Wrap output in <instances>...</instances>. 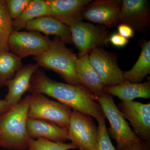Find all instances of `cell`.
<instances>
[{
    "instance_id": "7",
    "label": "cell",
    "mask_w": 150,
    "mask_h": 150,
    "mask_svg": "<svg viewBox=\"0 0 150 150\" xmlns=\"http://www.w3.org/2000/svg\"><path fill=\"white\" fill-rule=\"evenodd\" d=\"M68 139L79 150H94L98 136V127L89 115L73 110L68 130Z\"/></svg>"
},
{
    "instance_id": "3",
    "label": "cell",
    "mask_w": 150,
    "mask_h": 150,
    "mask_svg": "<svg viewBox=\"0 0 150 150\" xmlns=\"http://www.w3.org/2000/svg\"><path fill=\"white\" fill-rule=\"evenodd\" d=\"M65 43L55 37L46 51L34 57V60L39 67L57 73L67 83L80 86L75 68L78 57Z\"/></svg>"
},
{
    "instance_id": "22",
    "label": "cell",
    "mask_w": 150,
    "mask_h": 150,
    "mask_svg": "<svg viewBox=\"0 0 150 150\" xmlns=\"http://www.w3.org/2000/svg\"><path fill=\"white\" fill-rule=\"evenodd\" d=\"M13 31V20L9 15L5 1L0 0V51H9L8 41Z\"/></svg>"
},
{
    "instance_id": "6",
    "label": "cell",
    "mask_w": 150,
    "mask_h": 150,
    "mask_svg": "<svg viewBox=\"0 0 150 150\" xmlns=\"http://www.w3.org/2000/svg\"><path fill=\"white\" fill-rule=\"evenodd\" d=\"M72 41L79 51V56L88 54L94 49L100 48L108 41L106 27L95 25L82 20L68 24Z\"/></svg>"
},
{
    "instance_id": "18",
    "label": "cell",
    "mask_w": 150,
    "mask_h": 150,
    "mask_svg": "<svg viewBox=\"0 0 150 150\" xmlns=\"http://www.w3.org/2000/svg\"><path fill=\"white\" fill-rule=\"evenodd\" d=\"M104 93L114 96L121 101H132L135 98H150V81L139 83H134L124 81L112 86L104 87Z\"/></svg>"
},
{
    "instance_id": "23",
    "label": "cell",
    "mask_w": 150,
    "mask_h": 150,
    "mask_svg": "<svg viewBox=\"0 0 150 150\" xmlns=\"http://www.w3.org/2000/svg\"><path fill=\"white\" fill-rule=\"evenodd\" d=\"M76 147L73 143L54 142L44 139H30L27 150H70L76 149Z\"/></svg>"
},
{
    "instance_id": "4",
    "label": "cell",
    "mask_w": 150,
    "mask_h": 150,
    "mask_svg": "<svg viewBox=\"0 0 150 150\" xmlns=\"http://www.w3.org/2000/svg\"><path fill=\"white\" fill-rule=\"evenodd\" d=\"M95 100L100 105L105 118L110 123L109 131L117 143L116 150L131 143L142 142L131 130L115 105L112 96L104 93L95 98Z\"/></svg>"
},
{
    "instance_id": "15",
    "label": "cell",
    "mask_w": 150,
    "mask_h": 150,
    "mask_svg": "<svg viewBox=\"0 0 150 150\" xmlns=\"http://www.w3.org/2000/svg\"><path fill=\"white\" fill-rule=\"evenodd\" d=\"M75 68L78 80L81 85L87 88L95 97L104 93L103 82L90 62L89 54L78 58Z\"/></svg>"
},
{
    "instance_id": "11",
    "label": "cell",
    "mask_w": 150,
    "mask_h": 150,
    "mask_svg": "<svg viewBox=\"0 0 150 150\" xmlns=\"http://www.w3.org/2000/svg\"><path fill=\"white\" fill-rule=\"evenodd\" d=\"M150 23L149 2L146 0H123L117 23L127 25L134 30L145 31Z\"/></svg>"
},
{
    "instance_id": "27",
    "label": "cell",
    "mask_w": 150,
    "mask_h": 150,
    "mask_svg": "<svg viewBox=\"0 0 150 150\" xmlns=\"http://www.w3.org/2000/svg\"><path fill=\"white\" fill-rule=\"evenodd\" d=\"M149 145L142 141L129 144L118 150H150Z\"/></svg>"
},
{
    "instance_id": "13",
    "label": "cell",
    "mask_w": 150,
    "mask_h": 150,
    "mask_svg": "<svg viewBox=\"0 0 150 150\" xmlns=\"http://www.w3.org/2000/svg\"><path fill=\"white\" fill-rule=\"evenodd\" d=\"M51 8L50 16L68 25L82 20L83 13L91 0H46Z\"/></svg>"
},
{
    "instance_id": "17",
    "label": "cell",
    "mask_w": 150,
    "mask_h": 150,
    "mask_svg": "<svg viewBox=\"0 0 150 150\" xmlns=\"http://www.w3.org/2000/svg\"><path fill=\"white\" fill-rule=\"evenodd\" d=\"M27 128L31 139H43L62 143L69 140L67 130L48 121L28 118Z\"/></svg>"
},
{
    "instance_id": "14",
    "label": "cell",
    "mask_w": 150,
    "mask_h": 150,
    "mask_svg": "<svg viewBox=\"0 0 150 150\" xmlns=\"http://www.w3.org/2000/svg\"><path fill=\"white\" fill-rule=\"evenodd\" d=\"M39 68L37 64H29L19 70L14 76L7 82L8 92L5 100L11 106H13L21 100L22 96L29 91L33 75Z\"/></svg>"
},
{
    "instance_id": "25",
    "label": "cell",
    "mask_w": 150,
    "mask_h": 150,
    "mask_svg": "<svg viewBox=\"0 0 150 150\" xmlns=\"http://www.w3.org/2000/svg\"><path fill=\"white\" fill-rule=\"evenodd\" d=\"M31 0H6L8 11L13 20L17 18L28 6Z\"/></svg>"
},
{
    "instance_id": "28",
    "label": "cell",
    "mask_w": 150,
    "mask_h": 150,
    "mask_svg": "<svg viewBox=\"0 0 150 150\" xmlns=\"http://www.w3.org/2000/svg\"><path fill=\"white\" fill-rule=\"evenodd\" d=\"M118 30L119 34L127 39L134 36V30L127 25L119 24L118 27Z\"/></svg>"
},
{
    "instance_id": "21",
    "label": "cell",
    "mask_w": 150,
    "mask_h": 150,
    "mask_svg": "<svg viewBox=\"0 0 150 150\" xmlns=\"http://www.w3.org/2000/svg\"><path fill=\"white\" fill-rule=\"evenodd\" d=\"M23 66L22 59L16 54L0 51V87L5 86Z\"/></svg>"
},
{
    "instance_id": "16",
    "label": "cell",
    "mask_w": 150,
    "mask_h": 150,
    "mask_svg": "<svg viewBox=\"0 0 150 150\" xmlns=\"http://www.w3.org/2000/svg\"><path fill=\"white\" fill-rule=\"evenodd\" d=\"M25 28L28 31H35L43 33L46 35H55L65 43H72L69 26L50 16L38 18L28 22Z\"/></svg>"
},
{
    "instance_id": "20",
    "label": "cell",
    "mask_w": 150,
    "mask_h": 150,
    "mask_svg": "<svg viewBox=\"0 0 150 150\" xmlns=\"http://www.w3.org/2000/svg\"><path fill=\"white\" fill-rule=\"evenodd\" d=\"M150 73V41L142 44L139 57L134 67L129 71L123 72L124 81L139 83Z\"/></svg>"
},
{
    "instance_id": "29",
    "label": "cell",
    "mask_w": 150,
    "mask_h": 150,
    "mask_svg": "<svg viewBox=\"0 0 150 150\" xmlns=\"http://www.w3.org/2000/svg\"><path fill=\"white\" fill-rule=\"evenodd\" d=\"M11 107L5 100H0V115L8 110Z\"/></svg>"
},
{
    "instance_id": "5",
    "label": "cell",
    "mask_w": 150,
    "mask_h": 150,
    "mask_svg": "<svg viewBox=\"0 0 150 150\" xmlns=\"http://www.w3.org/2000/svg\"><path fill=\"white\" fill-rule=\"evenodd\" d=\"M28 118L48 121L68 130L72 111L60 102L48 99L42 94L28 95Z\"/></svg>"
},
{
    "instance_id": "8",
    "label": "cell",
    "mask_w": 150,
    "mask_h": 150,
    "mask_svg": "<svg viewBox=\"0 0 150 150\" xmlns=\"http://www.w3.org/2000/svg\"><path fill=\"white\" fill-rule=\"evenodd\" d=\"M46 35L35 31H13L9 38V50L21 59L30 56H36L46 51L51 44Z\"/></svg>"
},
{
    "instance_id": "12",
    "label": "cell",
    "mask_w": 150,
    "mask_h": 150,
    "mask_svg": "<svg viewBox=\"0 0 150 150\" xmlns=\"http://www.w3.org/2000/svg\"><path fill=\"white\" fill-rule=\"evenodd\" d=\"M121 6L122 1L119 0L92 1L84 10L83 19L106 27H113L117 24Z\"/></svg>"
},
{
    "instance_id": "24",
    "label": "cell",
    "mask_w": 150,
    "mask_h": 150,
    "mask_svg": "<svg viewBox=\"0 0 150 150\" xmlns=\"http://www.w3.org/2000/svg\"><path fill=\"white\" fill-rule=\"evenodd\" d=\"M105 118L104 116L97 120L98 125V136L94 150H116L108 132Z\"/></svg>"
},
{
    "instance_id": "26",
    "label": "cell",
    "mask_w": 150,
    "mask_h": 150,
    "mask_svg": "<svg viewBox=\"0 0 150 150\" xmlns=\"http://www.w3.org/2000/svg\"><path fill=\"white\" fill-rule=\"evenodd\" d=\"M108 41H109L113 46L121 48L126 46L129 43V40L119 33H115L109 38Z\"/></svg>"
},
{
    "instance_id": "19",
    "label": "cell",
    "mask_w": 150,
    "mask_h": 150,
    "mask_svg": "<svg viewBox=\"0 0 150 150\" xmlns=\"http://www.w3.org/2000/svg\"><path fill=\"white\" fill-rule=\"evenodd\" d=\"M51 9L46 1L31 0L28 6L17 18L13 20V30L25 28L28 22L41 17L51 16Z\"/></svg>"
},
{
    "instance_id": "9",
    "label": "cell",
    "mask_w": 150,
    "mask_h": 150,
    "mask_svg": "<svg viewBox=\"0 0 150 150\" xmlns=\"http://www.w3.org/2000/svg\"><path fill=\"white\" fill-rule=\"evenodd\" d=\"M118 108L129 121L134 133L143 142L150 143V103L121 101Z\"/></svg>"
},
{
    "instance_id": "2",
    "label": "cell",
    "mask_w": 150,
    "mask_h": 150,
    "mask_svg": "<svg viewBox=\"0 0 150 150\" xmlns=\"http://www.w3.org/2000/svg\"><path fill=\"white\" fill-rule=\"evenodd\" d=\"M28 95L0 115V146L10 150H27L31 138L27 131Z\"/></svg>"
},
{
    "instance_id": "10",
    "label": "cell",
    "mask_w": 150,
    "mask_h": 150,
    "mask_svg": "<svg viewBox=\"0 0 150 150\" xmlns=\"http://www.w3.org/2000/svg\"><path fill=\"white\" fill-rule=\"evenodd\" d=\"M91 65L99 75L104 87L117 85L124 81L123 72L116 58L102 48L94 49L89 55Z\"/></svg>"
},
{
    "instance_id": "1",
    "label": "cell",
    "mask_w": 150,
    "mask_h": 150,
    "mask_svg": "<svg viewBox=\"0 0 150 150\" xmlns=\"http://www.w3.org/2000/svg\"><path fill=\"white\" fill-rule=\"evenodd\" d=\"M29 91L46 95L60 103L97 120L104 117L95 97L83 86L73 85L54 80L38 69L33 75Z\"/></svg>"
}]
</instances>
